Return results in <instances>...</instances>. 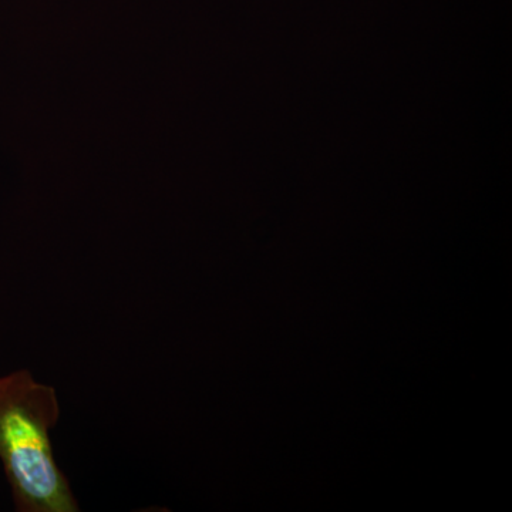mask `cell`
<instances>
[{"label": "cell", "mask_w": 512, "mask_h": 512, "mask_svg": "<svg viewBox=\"0 0 512 512\" xmlns=\"http://www.w3.org/2000/svg\"><path fill=\"white\" fill-rule=\"evenodd\" d=\"M59 419L52 386L36 382L29 370L0 377V461L16 511H80L50 440Z\"/></svg>", "instance_id": "6da1fadb"}]
</instances>
